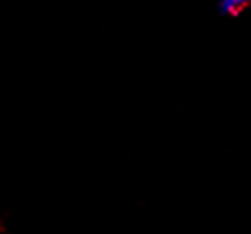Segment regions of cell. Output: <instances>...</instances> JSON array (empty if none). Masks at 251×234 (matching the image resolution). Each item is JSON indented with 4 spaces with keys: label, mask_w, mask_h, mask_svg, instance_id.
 I'll use <instances>...</instances> for the list:
<instances>
[{
    "label": "cell",
    "mask_w": 251,
    "mask_h": 234,
    "mask_svg": "<svg viewBox=\"0 0 251 234\" xmlns=\"http://www.w3.org/2000/svg\"><path fill=\"white\" fill-rule=\"evenodd\" d=\"M251 0H221V13L225 16H238L249 7Z\"/></svg>",
    "instance_id": "6da1fadb"
}]
</instances>
